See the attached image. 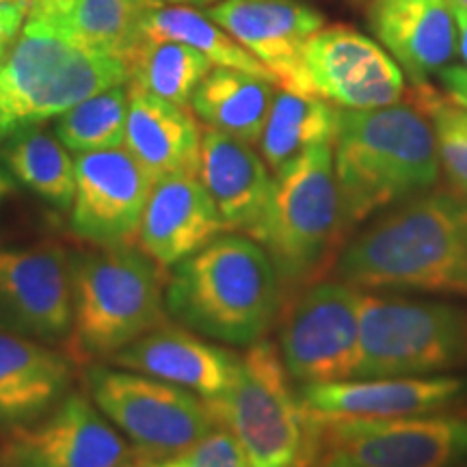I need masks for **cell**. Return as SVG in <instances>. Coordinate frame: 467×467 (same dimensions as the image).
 <instances>
[{"label":"cell","mask_w":467,"mask_h":467,"mask_svg":"<svg viewBox=\"0 0 467 467\" xmlns=\"http://www.w3.org/2000/svg\"><path fill=\"white\" fill-rule=\"evenodd\" d=\"M275 83L232 67L210 69L191 98L195 115L213 130L258 145L271 113Z\"/></svg>","instance_id":"24"},{"label":"cell","mask_w":467,"mask_h":467,"mask_svg":"<svg viewBox=\"0 0 467 467\" xmlns=\"http://www.w3.org/2000/svg\"><path fill=\"white\" fill-rule=\"evenodd\" d=\"M454 3H459V5H463V7H467V0H454Z\"/></svg>","instance_id":"41"},{"label":"cell","mask_w":467,"mask_h":467,"mask_svg":"<svg viewBox=\"0 0 467 467\" xmlns=\"http://www.w3.org/2000/svg\"><path fill=\"white\" fill-rule=\"evenodd\" d=\"M128 80L126 58L85 48L61 16L28 3L25 25L0 58V139Z\"/></svg>","instance_id":"4"},{"label":"cell","mask_w":467,"mask_h":467,"mask_svg":"<svg viewBox=\"0 0 467 467\" xmlns=\"http://www.w3.org/2000/svg\"><path fill=\"white\" fill-rule=\"evenodd\" d=\"M165 279L159 262L130 244L102 247L72 260L76 359H109L165 325Z\"/></svg>","instance_id":"6"},{"label":"cell","mask_w":467,"mask_h":467,"mask_svg":"<svg viewBox=\"0 0 467 467\" xmlns=\"http://www.w3.org/2000/svg\"><path fill=\"white\" fill-rule=\"evenodd\" d=\"M87 383L96 407L143 457H184L217 429L206 400L180 385L102 366L91 368Z\"/></svg>","instance_id":"9"},{"label":"cell","mask_w":467,"mask_h":467,"mask_svg":"<svg viewBox=\"0 0 467 467\" xmlns=\"http://www.w3.org/2000/svg\"><path fill=\"white\" fill-rule=\"evenodd\" d=\"M72 230L96 247L130 244L154 186L126 148L83 151L74 161Z\"/></svg>","instance_id":"15"},{"label":"cell","mask_w":467,"mask_h":467,"mask_svg":"<svg viewBox=\"0 0 467 467\" xmlns=\"http://www.w3.org/2000/svg\"><path fill=\"white\" fill-rule=\"evenodd\" d=\"M452 467H467V454L461 461H457V463H454Z\"/></svg>","instance_id":"40"},{"label":"cell","mask_w":467,"mask_h":467,"mask_svg":"<svg viewBox=\"0 0 467 467\" xmlns=\"http://www.w3.org/2000/svg\"><path fill=\"white\" fill-rule=\"evenodd\" d=\"M336 273L355 288L467 296V202L413 197L344 244Z\"/></svg>","instance_id":"1"},{"label":"cell","mask_w":467,"mask_h":467,"mask_svg":"<svg viewBox=\"0 0 467 467\" xmlns=\"http://www.w3.org/2000/svg\"><path fill=\"white\" fill-rule=\"evenodd\" d=\"M0 3H11V0H0Z\"/></svg>","instance_id":"42"},{"label":"cell","mask_w":467,"mask_h":467,"mask_svg":"<svg viewBox=\"0 0 467 467\" xmlns=\"http://www.w3.org/2000/svg\"><path fill=\"white\" fill-rule=\"evenodd\" d=\"M461 366H467V307L361 292L355 377H426Z\"/></svg>","instance_id":"8"},{"label":"cell","mask_w":467,"mask_h":467,"mask_svg":"<svg viewBox=\"0 0 467 467\" xmlns=\"http://www.w3.org/2000/svg\"><path fill=\"white\" fill-rule=\"evenodd\" d=\"M74 323L72 260L58 243L0 247V325L39 342L63 340Z\"/></svg>","instance_id":"13"},{"label":"cell","mask_w":467,"mask_h":467,"mask_svg":"<svg viewBox=\"0 0 467 467\" xmlns=\"http://www.w3.org/2000/svg\"><path fill=\"white\" fill-rule=\"evenodd\" d=\"M411 104L435 121L440 165L451 182L467 195V110L451 104L429 83L413 85Z\"/></svg>","instance_id":"31"},{"label":"cell","mask_w":467,"mask_h":467,"mask_svg":"<svg viewBox=\"0 0 467 467\" xmlns=\"http://www.w3.org/2000/svg\"><path fill=\"white\" fill-rule=\"evenodd\" d=\"M451 7H452V16L454 22H457V42H459V55L465 61L467 66V7L463 5L454 3L451 0Z\"/></svg>","instance_id":"35"},{"label":"cell","mask_w":467,"mask_h":467,"mask_svg":"<svg viewBox=\"0 0 467 467\" xmlns=\"http://www.w3.org/2000/svg\"><path fill=\"white\" fill-rule=\"evenodd\" d=\"M9 171L52 206L72 208L76 178L66 145L37 124L16 128L3 150Z\"/></svg>","instance_id":"27"},{"label":"cell","mask_w":467,"mask_h":467,"mask_svg":"<svg viewBox=\"0 0 467 467\" xmlns=\"http://www.w3.org/2000/svg\"><path fill=\"white\" fill-rule=\"evenodd\" d=\"M448 100L467 110V67L446 66L437 72Z\"/></svg>","instance_id":"34"},{"label":"cell","mask_w":467,"mask_h":467,"mask_svg":"<svg viewBox=\"0 0 467 467\" xmlns=\"http://www.w3.org/2000/svg\"><path fill=\"white\" fill-rule=\"evenodd\" d=\"M206 16L258 58L282 89L307 93L301 55L325 26L317 7L303 0H221Z\"/></svg>","instance_id":"16"},{"label":"cell","mask_w":467,"mask_h":467,"mask_svg":"<svg viewBox=\"0 0 467 467\" xmlns=\"http://www.w3.org/2000/svg\"><path fill=\"white\" fill-rule=\"evenodd\" d=\"M334 167L350 225L429 191L440 178V151L429 115L413 104L340 109Z\"/></svg>","instance_id":"3"},{"label":"cell","mask_w":467,"mask_h":467,"mask_svg":"<svg viewBox=\"0 0 467 467\" xmlns=\"http://www.w3.org/2000/svg\"><path fill=\"white\" fill-rule=\"evenodd\" d=\"M337 117L340 109L323 98L288 89L277 91L258 143L266 167L277 173L314 145H334Z\"/></svg>","instance_id":"25"},{"label":"cell","mask_w":467,"mask_h":467,"mask_svg":"<svg viewBox=\"0 0 467 467\" xmlns=\"http://www.w3.org/2000/svg\"><path fill=\"white\" fill-rule=\"evenodd\" d=\"M159 0H78L66 25L85 48L107 52L130 61L143 42V17Z\"/></svg>","instance_id":"29"},{"label":"cell","mask_w":467,"mask_h":467,"mask_svg":"<svg viewBox=\"0 0 467 467\" xmlns=\"http://www.w3.org/2000/svg\"><path fill=\"white\" fill-rule=\"evenodd\" d=\"M314 424L312 467H452L467 454V418H314Z\"/></svg>","instance_id":"10"},{"label":"cell","mask_w":467,"mask_h":467,"mask_svg":"<svg viewBox=\"0 0 467 467\" xmlns=\"http://www.w3.org/2000/svg\"><path fill=\"white\" fill-rule=\"evenodd\" d=\"M368 22L413 85H426L459 52L451 0H370Z\"/></svg>","instance_id":"20"},{"label":"cell","mask_w":467,"mask_h":467,"mask_svg":"<svg viewBox=\"0 0 467 467\" xmlns=\"http://www.w3.org/2000/svg\"><path fill=\"white\" fill-rule=\"evenodd\" d=\"M28 3L31 0H11V3H0V58L16 39L20 26L25 25L28 14Z\"/></svg>","instance_id":"33"},{"label":"cell","mask_w":467,"mask_h":467,"mask_svg":"<svg viewBox=\"0 0 467 467\" xmlns=\"http://www.w3.org/2000/svg\"><path fill=\"white\" fill-rule=\"evenodd\" d=\"M72 364L31 337L0 331V424L39 422L66 399Z\"/></svg>","instance_id":"22"},{"label":"cell","mask_w":467,"mask_h":467,"mask_svg":"<svg viewBox=\"0 0 467 467\" xmlns=\"http://www.w3.org/2000/svg\"><path fill=\"white\" fill-rule=\"evenodd\" d=\"M238 358L241 355L165 323L117 350L109 361L139 375L180 385L208 400L230 389Z\"/></svg>","instance_id":"19"},{"label":"cell","mask_w":467,"mask_h":467,"mask_svg":"<svg viewBox=\"0 0 467 467\" xmlns=\"http://www.w3.org/2000/svg\"><path fill=\"white\" fill-rule=\"evenodd\" d=\"M301 72L309 96L337 109H383L407 96L399 63L375 39L344 25L312 35L303 48Z\"/></svg>","instance_id":"12"},{"label":"cell","mask_w":467,"mask_h":467,"mask_svg":"<svg viewBox=\"0 0 467 467\" xmlns=\"http://www.w3.org/2000/svg\"><path fill=\"white\" fill-rule=\"evenodd\" d=\"M459 377H389L301 385L299 400L318 420H399L443 411L465 392Z\"/></svg>","instance_id":"17"},{"label":"cell","mask_w":467,"mask_h":467,"mask_svg":"<svg viewBox=\"0 0 467 467\" xmlns=\"http://www.w3.org/2000/svg\"><path fill=\"white\" fill-rule=\"evenodd\" d=\"M11 191H14V184H11V180L7 178V173L0 169V208H3V203L7 197L11 195Z\"/></svg>","instance_id":"38"},{"label":"cell","mask_w":467,"mask_h":467,"mask_svg":"<svg viewBox=\"0 0 467 467\" xmlns=\"http://www.w3.org/2000/svg\"><path fill=\"white\" fill-rule=\"evenodd\" d=\"M139 457L83 394H67L48 418L11 429L0 451L3 467H130Z\"/></svg>","instance_id":"14"},{"label":"cell","mask_w":467,"mask_h":467,"mask_svg":"<svg viewBox=\"0 0 467 467\" xmlns=\"http://www.w3.org/2000/svg\"><path fill=\"white\" fill-rule=\"evenodd\" d=\"M130 467H184V457H175V459L139 457Z\"/></svg>","instance_id":"37"},{"label":"cell","mask_w":467,"mask_h":467,"mask_svg":"<svg viewBox=\"0 0 467 467\" xmlns=\"http://www.w3.org/2000/svg\"><path fill=\"white\" fill-rule=\"evenodd\" d=\"M143 37L156 42H180L202 52L210 63L219 67H232L273 80L275 76L262 66L251 52L243 48L230 33H225L217 22L210 20L191 5H156L143 17Z\"/></svg>","instance_id":"26"},{"label":"cell","mask_w":467,"mask_h":467,"mask_svg":"<svg viewBox=\"0 0 467 467\" xmlns=\"http://www.w3.org/2000/svg\"><path fill=\"white\" fill-rule=\"evenodd\" d=\"M350 227L334 145L320 143L275 173L271 202L249 238L266 249L285 285H309L336 265Z\"/></svg>","instance_id":"5"},{"label":"cell","mask_w":467,"mask_h":467,"mask_svg":"<svg viewBox=\"0 0 467 467\" xmlns=\"http://www.w3.org/2000/svg\"><path fill=\"white\" fill-rule=\"evenodd\" d=\"M128 98V83L109 87L87 98L85 102L58 115L57 139L78 154L121 148L126 137Z\"/></svg>","instance_id":"30"},{"label":"cell","mask_w":467,"mask_h":467,"mask_svg":"<svg viewBox=\"0 0 467 467\" xmlns=\"http://www.w3.org/2000/svg\"><path fill=\"white\" fill-rule=\"evenodd\" d=\"M128 66V85L184 109H189L192 93L213 69V63L191 46L156 39H143Z\"/></svg>","instance_id":"28"},{"label":"cell","mask_w":467,"mask_h":467,"mask_svg":"<svg viewBox=\"0 0 467 467\" xmlns=\"http://www.w3.org/2000/svg\"><path fill=\"white\" fill-rule=\"evenodd\" d=\"M282 279L254 238L225 234L173 266L165 307L175 323L210 340L251 347L275 323Z\"/></svg>","instance_id":"2"},{"label":"cell","mask_w":467,"mask_h":467,"mask_svg":"<svg viewBox=\"0 0 467 467\" xmlns=\"http://www.w3.org/2000/svg\"><path fill=\"white\" fill-rule=\"evenodd\" d=\"M361 292L344 282H317L288 306L279 355L301 385L355 379L359 366Z\"/></svg>","instance_id":"11"},{"label":"cell","mask_w":467,"mask_h":467,"mask_svg":"<svg viewBox=\"0 0 467 467\" xmlns=\"http://www.w3.org/2000/svg\"><path fill=\"white\" fill-rule=\"evenodd\" d=\"M159 3H171V5H214L217 3V0H159Z\"/></svg>","instance_id":"39"},{"label":"cell","mask_w":467,"mask_h":467,"mask_svg":"<svg viewBox=\"0 0 467 467\" xmlns=\"http://www.w3.org/2000/svg\"><path fill=\"white\" fill-rule=\"evenodd\" d=\"M279 348L258 340L238 358L225 394L208 399L217 429L241 443L249 467H312L317 424L303 409Z\"/></svg>","instance_id":"7"},{"label":"cell","mask_w":467,"mask_h":467,"mask_svg":"<svg viewBox=\"0 0 467 467\" xmlns=\"http://www.w3.org/2000/svg\"><path fill=\"white\" fill-rule=\"evenodd\" d=\"M31 3L37 5V7L55 11V14L67 17L76 9L78 0H31Z\"/></svg>","instance_id":"36"},{"label":"cell","mask_w":467,"mask_h":467,"mask_svg":"<svg viewBox=\"0 0 467 467\" xmlns=\"http://www.w3.org/2000/svg\"><path fill=\"white\" fill-rule=\"evenodd\" d=\"M130 89L124 148L151 180L171 173L200 171L202 130L189 109L178 107L141 89Z\"/></svg>","instance_id":"23"},{"label":"cell","mask_w":467,"mask_h":467,"mask_svg":"<svg viewBox=\"0 0 467 467\" xmlns=\"http://www.w3.org/2000/svg\"><path fill=\"white\" fill-rule=\"evenodd\" d=\"M184 467H249L241 443L225 429H213L192 451L184 454Z\"/></svg>","instance_id":"32"},{"label":"cell","mask_w":467,"mask_h":467,"mask_svg":"<svg viewBox=\"0 0 467 467\" xmlns=\"http://www.w3.org/2000/svg\"><path fill=\"white\" fill-rule=\"evenodd\" d=\"M197 178L213 197L225 230H243L251 236L265 217L275 184L254 145L206 128Z\"/></svg>","instance_id":"21"},{"label":"cell","mask_w":467,"mask_h":467,"mask_svg":"<svg viewBox=\"0 0 467 467\" xmlns=\"http://www.w3.org/2000/svg\"><path fill=\"white\" fill-rule=\"evenodd\" d=\"M225 230L213 197L192 173L156 180L139 223V249L162 268L175 266Z\"/></svg>","instance_id":"18"}]
</instances>
